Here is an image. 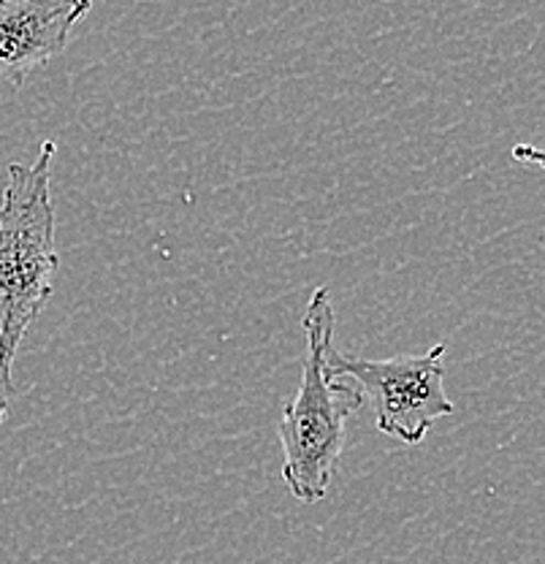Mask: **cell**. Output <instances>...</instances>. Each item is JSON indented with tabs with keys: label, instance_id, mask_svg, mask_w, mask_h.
<instances>
[{
	"label": "cell",
	"instance_id": "1",
	"mask_svg": "<svg viewBox=\"0 0 545 564\" xmlns=\"http://www.w3.org/2000/svg\"><path fill=\"white\" fill-rule=\"evenodd\" d=\"M44 141L33 163H9L0 196V423L14 399V361L28 332L55 293L61 269L52 163Z\"/></svg>",
	"mask_w": 545,
	"mask_h": 564
},
{
	"label": "cell",
	"instance_id": "2",
	"mask_svg": "<svg viewBox=\"0 0 545 564\" xmlns=\"http://www.w3.org/2000/svg\"><path fill=\"white\" fill-rule=\"evenodd\" d=\"M302 326L307 337L302 383L283 408L277 434L285 486L296 499L315 505L331 489L334 469L345 448V421L363 408V393L353 380L328 378L326 356L334 345L337 315L326 285L309 293Z\"/></svg>",
	"mask_w": 545,
	"mask_h": 564
},
{
	"label": "cell",
	"instance_id": "3",
	"mask_svg": "<svg viewBox=\"0 0 545 564\" xmlns=\"http://www.w3.org/2000/svg\"><path fill=\"white\" fill-rule=\"evenodd\" d=\"M445 352L448 345L437 343L421 356L361 358L331 345L326 367L331 380H353L361 388L380 432L404 445H418L439 419L456 410L445 393Z\"/></svg>",
	"mask_w": 545,
	"mask_h": 564
},
{
	"label": "cell",
	"instance_id": "4",
	"mask_svg": "<svg viewBox=\"0 0 545 564\" xmlns=\"http://www.w3.org/2000/svg\"><path fill=\"white\" fill-rule=\"evenodd\" d=\"M92 0H0V82L22 90L33 70L68 50Z\"/></svg>",
	"mask_w": 545,
	"mask_h": 564
},
{
	"label": "cell",
	"instance_id": "5",
	"mask_svg": "<svg viewBox=\"0 0 545 564\" xmlns=\"http://www.w3.org/2000/svg\"><path fill=\"white\" fill-rule=\"evenodd\" d=\"M513 158L519 163H526V166H537L545 172V150L535 144H515L513 147Z\"/></svg>",
	"mask_w": 545,
	"mask_h": 564
}]
</instances>
